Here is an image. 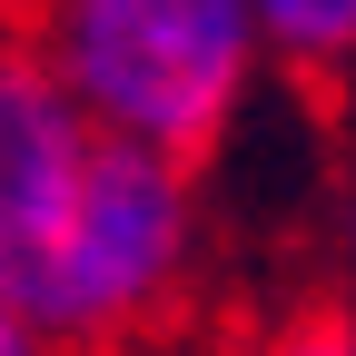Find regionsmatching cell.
I'll return each mask as SVG.
<instances>
[{
  "label": "cell",
  "instance_id": "cell-1",
  "mask_svg": "<svg viewBox=\"0 0 356 356\" xmlns=\"http://www.w3.org/2000/svg\"><path fill=\"white\" fill-rule=\"evenodd\" d=\"M20 50L89 119V139L178 168L228 139L267 79L248 0H20Z\"/></svg>",
  "mask_w": 356,
  "mask_h": 356
},
{
  "label": "cell",
  "instance_id": "cell-2",
  "mask_svg": "<svg viewBox=\"0 0 356 356\" xmlns=\"http://www.w3.org/2000/svg\"><path fill=\"white\" fill-rule=\"evenodd\" d=\"M188 257H198L188 168L99 139L70 208H60V228H50V248H40V267H30V287H20V317L50 356H99L119 337H139L178 297Z\"/></svg>",
  "mask_w": 356,
  "mask_h": 356
},
{
  "label": "cell",
  "instance_id": "cell-3",
  "mask_svg": "<svg viewBox=\"0 0 356 356\" xmlns=\"http://www.w3.org/2000/svg\"><path fill=\"white\" fill-rule=\"evenodd\" d=\"M89 149L99 139H89V119L50 89V70L30 50H0V307H20V287H30L40 248L60 228Z\"/></svg>",
  "mask_w": 356,
  "mask_h": 356
},
{
  "label": "cell",
  "instance_id": "cell-4",
  "mask_svg": "<svg viewBox=\"0 0 356 356\" xmlns=\"http://www.w3.org/2000/svg\"><path fill=\"white\" fill-rule=\"evenodd\" d=\"M267 60L287 70H346L356 60V0H248Z\"/></svg>",
  "mask_w": 356,
  "mask_h": 356
},
{
  "label": "cell",
  "instance_id": "cell-5",
  "mask_svg": "<svg viewBox=\"0 0 356 356\" xmlns=\"http://www.w3.org/2000/svg\"><path fill=\"white\" fill-rule=\"evenodd\" d=\"M257 356H356V327L346 317H277L257 337Z\"/></svg>",
  "mask_w": 356,
  "mask_h": 356
},
{
  "label": "cell",
  "instance_id": "cell-6",
  "mask_svg": "<svg viewBox=\"0 0 356 356\" xmlns=\"http://www.w3.org/2000/svg\"><path fill=\"white\" fill-rule=\"evenodd\" d=\"M0 356H50V346L30 337V317H20V307H0Z\"/></svg>",
  "mask_w": 356,
  "mask_h": 356
},
{
  "label": "cell",
  "instance_id": "cell-7",
  "mask_svg": "<svg viewBox=\"0 0 356 356\" xmlns=\"http://www.w3.org/2000/svg\"><path fill=\"white\" fill-rule=\"evenodd\" d=\"M346 327H356V188H346Z\"/></svg>",
  "mask_w": 356,
  "mask_h": 356
},
{
  "label": "cell",
  "instance_id": "cell-8",
  "mask_svg": "<svg viewBox=\"0 0 356 356\" xmlns=\"http://www.w3.org/2000/svg\"><path fill=\"white\" fill-rule=\"evenodd\" d=\"M0 10H20V0H0Z\"/></svg>",
  "mask_w": 356,
  "mask_h": 356
}]
</instances>
